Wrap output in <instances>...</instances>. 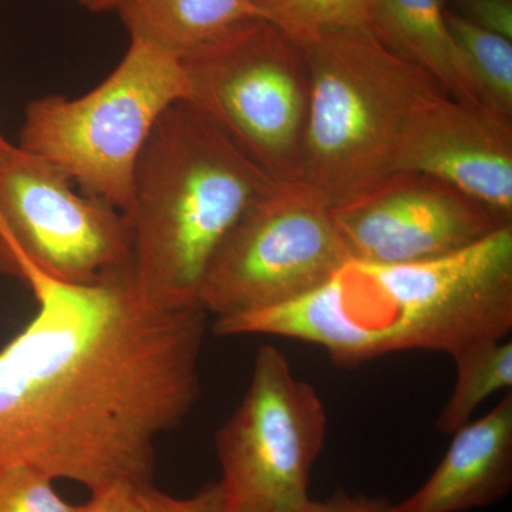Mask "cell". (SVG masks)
Masks as SVG:
<instances>
[{
	"mask_svg": "<svg viewBox=\"0 0 512 512\" xmlns=\"http://www.w3.org/2000/svg\"><path fill=\"white\" fill-rule=\"evenodd\" d=\"M146 512H224L217 483L205 485L191 497H174L158 490L154 484L138 488Z\"/></svg>",
	"mask_w": 512,
	"mask_h": 512,
	"instance_id": "cell-19",
	"label": "cell"
},
{
	"mask_svg": "<svg viewBox=\"0 0 512 512\" xmlns=\"http://www.w3.org/2000/svg\"><path fill=\"white\" fill-rule=\"evenodd\" d=\"M114 10L131 40L180 60L264 19L256 0H119Z\"/></svg>",
	"mask_w": 512,
	"mask_h": 512,
	"instance_id": "cell-14",
	"label": "cell"
},
{
	"mask_svg": "<svg viewBox=\"0 0 512 512\" xmlns=\"http://www.w3.org/2000/svg\"><path fill=\"white\" fill-rule=\"evenodd\" d=\"M181 63L187 100L274 183H299L311 96L302 43L259 19Z\"/></svg>",
	"mask_w": 512,
	"mask_h": 512,
	"instance_id": "cell-6",
	"label": "cell"
},
{
	"mask_svg": "<svg viewBox=\"0 0 512 512\" xmlns=\"http://www.w3.org/2000/svg\"><path fill=\"white\" fill-rule=\"evenodd\" d=\"M399 171L439 178L512 225V121L490 110L446 93L426 101L400 138Z\"/></svg>",
	"mask_w": 512,
	"mask_h": 512,
	"instance_id": "cell-11",
	"label": "cell"
},
{
	"mask_svg": "<svg viewBox=\"0 0 512 512\" xmlns=\"http://www.w3.org/2000/svg\"><path fill=\"white\" fill-rule=\"evenodd\" d=\"M187 99L181 60L131 40L116 69L89 93L30 101L18 146L55 164L90 197L126 214L148 138L165 111Z\"/></svg>",
	"mask_w": 512,
	"mask_h": 512,
	"instance_id": "cell-5",
	"label": "cell"
},
{
	"mask_svg": "<svg viewBox=\"0 0 512 512\" xmlns=\"http://www.w3.org/2000/svg\"><path fill=\"white\" fill-rule=\"evenodd\" d=\"M332 215L350 261L376 265L450 254L505 227L453 185L410 171L389 175Z\"/></svg>",
	"mask_w": 512,
	"mask_h": 512,
	"instance_id": "cell-10",
	"label": "cell"
},
{
	"mask_svg": "<svg viewBox=\"0 0 512 512\" xmlns=\"http://www.w3.org/2000/svg\"><path fill=\"white\" fill-rule=\"evenodd\" d=\"M276 183L188 100L154 127L126 212L131 276L148 302L198 305L212 259L239 218Z\"/></svg>",
	"mask_w": 512,
	"mask_h": 512,
	"instance_id": "cell-3",
	"label": "cell"
},
{
	"mask_svg": "<svg viewBox=\"0 0 512 512\" xmlns=\"http://www.w3.org/2000/svg\"><path fill=\"white\" fill-rule=\"evenodd\" d=\"M367 29L394 56L429 74L461 103L481 107L448 30L444 0H366Z\"/></svg>",
	"mask_w": 512,
	"mask_h": 512,
	"instance_id": "cell-13",
	"label": "cell"
},
{
	"mask_svg": "<svg viewBox=\"0 0 512 512\" xmlns=\"http://www.w3.org/2000/svg\"><path fill=\"white\" fill-rule=\"evenodd\" d=\"M12 262L37 309L0 349V478L153 484L158 440L200 400L208 313L148 302L130 269L69 284Z\"/></svg>",
	"mask_w": 512,
	"mask_h": 512,
	"instance_id": "cell-1",
	"label": "cell"
},
{
	"mask_svg": "<svg viewBox=\"0 0 512 512\" xmlns=\"http://www.w3.org/2000/svg\"><path fill=\"white\" fill-rule=\"evenodd\" d=\"M0 272L15 275L12 259H10L8 249L5 248V245H3L2 242H0Z\"/></svg>",
	"mask_w": 512,
	"mask_h": 512,
	"instance_id": "cell-24",
	"label": "cell"
},
{
	"mask_svg": "<svg viewBox=\"0 0 512 512\" xmlns=\"http://www.w3.org/2000/svg\"><path fill=\"white\" fill-rule=\"evenodd\" d=\"M6 143H8V140H6L5 136H3L2 131H0V151L3 150V147L6 146Z\"/></svg>",
	"mask_w": 512,
	"mask_h": 512,
	"instance_id": "cell-25",
	"label": "cell"
},
{
	"mask_svg": "<svg viewBox=\"0 0 512 512\" xmlns=\"http://www.w3.org/2000/svg\"><path fill=\"white\" fill-rule=\"evenodd\" d=\"M423 484L392 512H467L490 507L512 490V393L485 416L454 431Z\"/></svg>",
	"mask_w": 512,
	"mask_h": 512,
	"instance_id": "cell-12",
	"label": "cell"
},
{
	"mask_svg": "<svg viewBox=\"0 0 512 512\" xmlns=\"http://www.w3.org/2000/svg\"><path fill=\"white\" fill-rule=\"evenodd\" d=\"M349 261L318 192L301 181L278 184L222 242L198 305L217 319L271 308L318 288Z\"/></svg>",
	"mask_w": 512,
	"mask_h": 512,
	"instance_id": "cell-8",
	"label": "cell"
},
{
	"mask_svg": "<svg viewBox=\"0 0 512 512\" xmlns=\"http://www.w3.org/2000/svg\"><path fill=\"white\" fill-rule=\"evenodd\" d=\"M447 9L512 39V0H444Z\"/></svg>",
	"mask_w": 512,
	"mask_h": 512,
	"instance_id": "cell-20",
	"label": "cell"
},
{
	"mask_svg": "<svg viewBox=\"0 0 512 512\" xmlns=\"http://www.w3.org/2000/svg\"><path fill=\"white\" fill-rule=\"evenodd\" d=\"M266 22L298 42L340 29H367L366 0H256Z\"/></svg>",
	"mask_w": 512,
	"mask_h": 512,
	"instance_id": "cell-17",
	"label": "cell"
},
{
	"mask_svg": "<svg viewBox=\"0 0 512 512\" xmlns=\"http://www.w3.org/2000/svg\"><path fill=\"white\" fill-rule=\"evenodd\" d=\"M328 412L274 345L256 352L248 389L215 436L224 512H299L311 500Z\"/></svg>",
	"mask_w": 512,
	"mask_h": 512,
	"instance_id": "cell-7",
	"label": "cell"
},
{
	"mask_svg": "<svg viewBox=\"0 0 512 512\" xmlns=\"http://www.w3.org/2000/svg\"><path fill=\"white\" fill-rule=\"evenodd\" d=\"M302 46L311 96L301 183L336 208L394 173L397 147L410 117L446 92L366 29L332 30Z\"/></svg>",
	"mask_w": 512,
	"mask_h": 512,
	"instance_id": "cell-4",
	"label": "cell"
},
{
	"mask_svg": "<svg viewBox=\"0 0 512 512\" xmlns=\"http://www.w3.org/2000/svg\"><path fill=\"white\" fill-rule=\"evenodd\" d=\"M456 383L437 417V430L443 434L466 426L478 407L498 392H511V340H484L453 356Z\"/></svg>",
	"mask_w": 512,
	"mask_h": 512,
	"instance_id": "cell-15",
	"label": "cell"
},
{
	"mask_svg": "<svg viewBox=\"0 0 512 512\" xmlns=\"http://www.w3.org/2000/svg\"><path fill=\"white\" fill-rule=\"evenodd\" d=\"M137 485L116 481L92 494L83 512H146Z\"/></svg>",
	"mask_w": 512,
	"mask_h": 512,
	"instance_id": "cell-21",
	"label": "cell"
},
{
	"mask_svg": "<svg viewBox=\"0 0 512 512\" xmlns=\"http://www.w3.org/2000/svg\"><path fill=\"white\" fill-rule=\"evenodd\" d=\"M511 329L512 225L423 261H349L292 301L214 323L220 336L312 343L348 367L409 350L453 357L484 340L505 339Z\"/></svg>",
	"mask_w": 512,
	"mask_h": 512,
	"instance_id": "cell-2",
	"label": "cell"
},
{
	"mask_svg": "<svg viewBox=\"0 0 512 512\" xmlns=\"http://www.w3.org/2000/svg\"><path fill=\"white\" fill-rule=\"evenodd\" d=\"M55 481L32 468H16L0 478V512H83L57 493Z\"/></svg>",
	"mask_w": 512,
	"mask_h": 512,
	"instance_id": "cell-18",
	"label": "cell"
},
{
	"mask_svg": "<svg viewBox=\"0 0 512 512\" xmlns=\"http://www.w3.org/2000/svg\"><path fill=\"white\" fill-rule=\"evenodd\" d=\"M448 30L485 109L512 121V39L446 10Z\"/></svg>",
	"mask_w": 512,
	"mask_h": 512,
	"instance_id": "cell-16",
	"label": "cell"
},
{
	"mask_svg": "<svg viewBox=\"0 0 512 512\" xmlns=\"http://www.w3.org/2000/svg\"><path fill=\"white\" fill-rule=\"evenodd\" d=\"M83 8L93 13L110 12L116 9L119 0H77Z\"/></svg>",
	"mask_w": 512,
	"mask_h": 512,
	"instance_id": "cell-23",
	"label": "cell"
},
{
	"mask_svg": "<svg viewBox=\"0 0 512 512\" xmlns=\"http://www.w3.org/2000/svg\"><path fill=\"white\" fill-rule=\"evenodd\" d=\"M45 158L9 141L0 151V242L40 271L90 284L131 268L127 217ZM15 271V269H13Z\"/></svg>",
	"mask_w": 512,
	"mask_h": 512,
	"instance_id": "cell-9",
	"label": "cell"
},
{
	"mask_svg": "<svg viewBox=\"0 0 512 512\" xmlns=\"http://www.w3.org/2000/svg\"><path fill=\"white\" fill-rule=\"evenodd\" d=\"M299 512H392V503L383 497L335 493L326 500H309Z\"/></svg>",
	"mask_w": 512,
	"mask_h": 512,
	"instance_id": "cell-22",
	"label": "cell"
}]
</instances>
